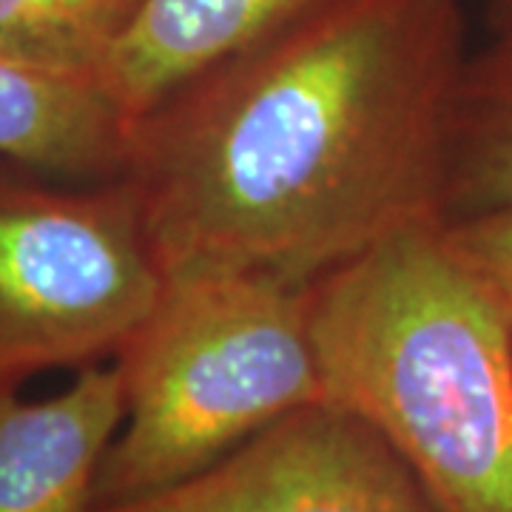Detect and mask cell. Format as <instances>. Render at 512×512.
<instances>
[{"label":"cell","instance_id":"7","mask_svg":"<svg viewBox=\"0 0 512 512\" xmlns=\"http://www.w3.org/2000/svg\"><path fill=\"white\" fill-rule=\"evenodd\" d=\"M137 120L106 77L0 57V160L60 180L126 177Z\"/></svg>","mask_w":512,"mask_h":512},{"label":"cell","instance_id":"2","mask_svg":"<svg viewBox=\"0 0 512 512\" xmlns=\"http://www.w3.org/2000/svg\"><path fill=\"white\" fill-rule=\"evenodd\" d=\"M325 402L370 424L441 512H512V308L444 220L311 285Z\"/></svg>","mask_w":512,"mask_h":512},{"label":"cell","instance_id":"1","mask_svg":"<svg viewBox=\"0 0 512 512\" xmlns=\"http://www.w3.org/2000/svg\"><path fill=\"white\" fill-rule=\"evenodd\" d=\"M458 0H319L140 117L126 180L165 279L313 285L444 220Z\"/></svg>","mask_w":512,"mask_h":512},{"label":"cell","instance_id":"3","mask_svg":"<svg viewBox=\"0 0 512 512\" xmlns=\"http://www.w3.org/2000/svg\"><path fill=\"white\" fill-rule=\"evenodd\" d=\"M126 410L97 476V510L160 493L325 402L311 285L268 276L165 279L114 359Z\"/></svg>","mask_w":512,"mask_h":512},{"label":"cell","instance_id":"11","mask_svg":"<svg viewBox=\"0 0 512 512\" xmlns=\"http://www.w3.org/2000/svg\"><path fill=\"white\" fill-rule=\"evenodd\" d=\"M464 259L512 308V211L444 222Z\"/></svg>","mask_w":512,"mask_h":512},{"label":"cell","instance_id":"5","mask_svg":"<svg viewBox=\"0 0 512 512\" xmlns=\"http://www.w3.org/2000/svg\"><path fill=\"white\" fill-rule=\"evenodd\" d=\"M97 512H441L399 453L330 402L302 407L160 493Z\"/></svg>","mask_w":512,"mask_h":512},{"label":"cell","instance_id":"12","mask_svg":"<svg viewBox=\"0 0 512 512\" xmlns=\"http://www.w3.org/2000/svg\"><path fill=\"white\" fill-rule=\"evenodd\" d=\"M495 32H512V0H490Z\"/></svg>","mask_w":512,"mask_h":512},{"label":"cell","instance_id":"4","mask_svg":"<svg viewBox=\"0 0 512 512\" xmlns=\"http://www.w3.org/2000/svg\"><path fill=\"white\" fill-rule=\"evenodd\" d=\"M165 291L137 191L0 160V387L117 359Z\"/></svg>","mask_w":512,"mask_h":512},{"label":"cell","instance_id":"8","mask_svg":"<svg viewBox=\"0 0 512 512\" xmlns=\"http://www.w3.org/2000/svg\"><path fill=\"white\" fill-rule=\"evenodd\" d=\"M319 0H143L106 80L140 123L168 94L245 52Z\"/></svg>","mask_w":512,"mask_h":512},{"label":"cell","instance_id":"9","mask_svg":"<svg viewBox=\"0 0 512 512\" xmlns=\"http://www.w3.org/2000/svg\"><path fill=\"white\" fill-rule=\"evenodd\" d=\"M512 211V32L473 52L450 128L444 222Z\"/></svg>","mask_w":512,"mask_h":512},{"label":"cell","instance_id":"10","mask_svg":"<svg viewBox=\"0 0 512 512\" xmlns=\"http://www.w3.org/2000/svg\"><path fill=\"white\" fill-rule=\"evenodd\" d=\"M143 0H0V57L106 77Z\"/></svg>","mask_w":512,"mask_h":512},{"label":"cell","instance_id":"6","mask_svg":"<svg viewBox=\"0 0 512 512\" xmlns=\"http://www.w3.org/2000/svg\"><path fill=\"white\" fill-rule=\"evenodd\" d=\"M126 410L117 362L80 367L49 399L0 387V512H97V476Z\"/></svg>","mask_w":512,"mask_h":512}]
</instances>
